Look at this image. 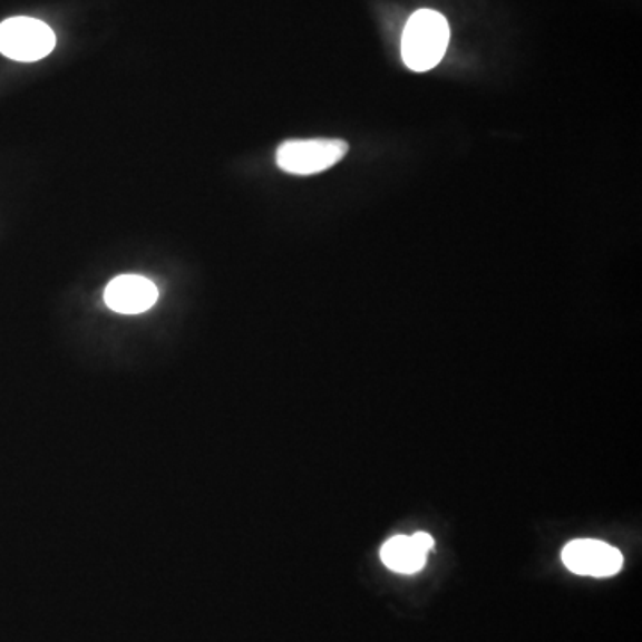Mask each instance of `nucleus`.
Listing matches in <instances>:
<instances>
[{"label": "nucleus", "instance_id": "obj_1", "mask_svg": "<svg viewBox=\"0 0 642 642\" xmlns=\"http://www.w3.org/2000/svg\"><path fill=\"white\" fill-rule=\"evenodd\" d=\"M450 43V26L434 9H418L407 20L401 38V58L415 71L432 70Z\"/></svg>", "mask_w": 642, "mask_h": 642}, {"label": "nucleus", "instance_id": "obj_7", "mask_svg": "<svg viewBox=\"0 0 642 642\" xmlns=\"http://www.w3.org/2000/svg\"><path fill=\"white\" fill-rule=\"evenodd\" d=\"M412 539H415L416 543H418V546H421L425 552L428 553L430 549H432L434 539L430 537V535L425 534V532H416V534L412 535Z\"/></svg>", "mask_w": 642, "mask_h": 642}, {"label": "nucleus", "instance_id": "obj_3", "mask_svg": "<svg viewBox=\"0 0 642 642\" xmlns=\"http://www.w3.org/2000/svg\"><path fill=\"white\" fill-rule=\"evenodd\" d=\"M56 47V35L36 18L14 17L0 23V52L14 61L32 62L47 58Z\"/></svg>", "mask_w": 642, "mask_h": 642}, {"label": "nucleus", "instance_id": "obj_5", "mask_svg": "<svg viewBox=\"0 0 642 642\" xmlns=\"http://www.w3.org/2000/svg\"><path fill=\"white\" fill-rule=\"evenodd\" d=\"M156 284L142 275H120L113 279L104 291V302L120 314H139L157 302Z\"/></svg>", "mask_w": 642, "mask_h": 642}, {"label": "nucleus", "instance_id": "obj_4", "mask_svg": "<svg viewBox=\"0 0 642 642\" xmlns=\"http://www.w3.org/2000/svg\"><path fill=\"white\" fill-rule=\"evenodd\" d=\"M562 562L576 575L603 578L615 575L623 567V555L603 541L578 539L571 541L562 549Z\"/></svg>", "mask_w": 642, "mask_h": 642}, {"label": "nucleus", "instance_id": "obj_6", "mask_svg": "<svg viewBox=\"0 0 642 642\" xmlns=\"http://www.w3.org/2000/svg\"><path fill=\"white\" fill-rule=\"evenodd\" d=\"M380 558L389 570L410 575V573L424 570L427 552L418 546V543L412 539V535L410 537L397 535L383 544L382 549H380Z\"/></svg>", "mask_w": 642, "mask_h": 642}, {"label": "nucleus", "instance_id": "obj_2", "mask_svg": "<svg viewBox=\"0 0 642 642\" xmlns=\"http://www.w3.org/2000/svg\"><path fill=\"white\" fill-rule=\"evenodd\" d=\"M347 154L343 139H290L276 150V165L285 174L314 175L338 165Z\"/></svg>", "mask_w": 642, "mask_h": 642}]
</instances>
